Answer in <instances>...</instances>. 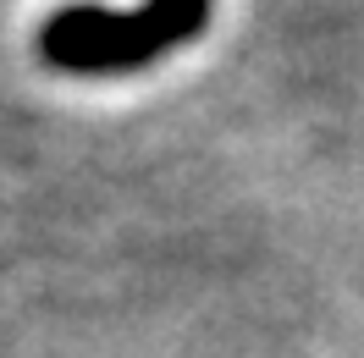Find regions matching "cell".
I'll use <instances>...</instances> for the list:
<instances>
[{
    "label": "cell",
    "mask_w": 364,
    "mask_h": 358,
    "mask_svg": "<svg viewBox=\"0 0 364 358\" xmlns=\"http://www.w3.org/2000/svg\"><path fill=\"white\" fill-rule=\"evenodd\" d=\"M210 17V0H149L144 11H105V6H67L39 33L45 61L61 72H122L144 67L160 50L188 45Z\"/></svg>",
    "instance_id": "obj_1"
}]
</instances>
